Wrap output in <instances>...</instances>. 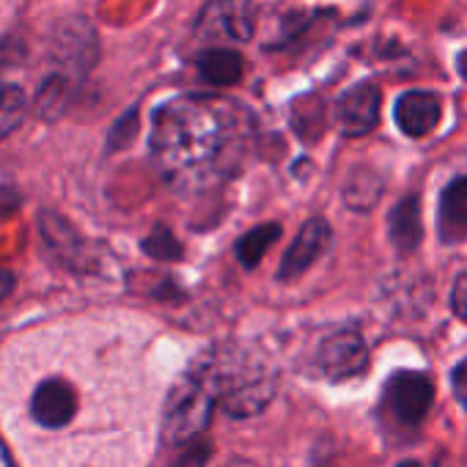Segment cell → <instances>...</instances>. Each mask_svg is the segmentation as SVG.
I'll return each mask as SVG.
<instances>
[{"mask_svg":"<svg viewBox=\"0 0 467 467\" xmlns=\"http://www.w3.org/2000/svg\"><path fill=\"white\" fill-rule=\"evenodd\" d=\"M431 404H434V379L423 368L393 371L379 393V415L399 431L420 429Z\"/></svg>","mask_w":467,"mask_h":467,"instance_id":"cell-3","label":"cell"},{"mask_svg":"<svg viewBox=\"0 0 467 467\" xmlns=\"http://www.w3.org/2000/svg\"><path fill=\"white\" fill-rule=\"evenodd\" d=\"M448 382H451V393H453L456 404L467 412V355L451 368Z\"/></svg>","mask_w":467,"mask_h":467,"instance_id":"cell-23","label":"cell"},{"mask_svg":"<svg viewBox=\"0 0 467 467\" xmlns=\"http://www.w3.org/2000/svg\"><path fill=\"white\" fill-rule=\"evenodd\" d=\"M50 47H53V61L61 64L64 69L88 72L94 67V58H97V34L80 17L64 20L58 26V31L53 34Z\"/></svg>","mask_w":467,"mask_h":467,"instance_id":"cell-10","label":"cell"},{"mask_svg":"<svg viewBox=\"0 0 467 467\" xmlns=\"http://www.w3.org/2000/svg\"><path fill=\"white\" fill-rule=\"evenodd\" d=\"M42 237H45V245L50 248V254L58 262H64L69 267L80 265V259L86 254V245L64 217H58L53 212H45L42 214Z\"/></svg>","mask_w":467,"mask_h":467,"instance_id":"cell-14","label":"cell"},{"mask_svg":"<svg viewBox=\"0 0 467 467\" xmlns=\"http://www.w3.org/2000/svg\"><path fill=\"white\" fill-rule=\"evenodd\" d=\"M223 393V404L231 415H254L259 410H265L275 393V377L256 368V371H245V374H234L228 377L225 388H220Z\"/></svg>","mask_w":467,"mask_h":467,"instance_id":"cell-12","label":"cell"},{"mask_svg":"<svg viewBox=\"0 0 467 467\" xmlns=\"http://www.w3.org/2000/svg\"><path fill=\"white\" fill-rule=\"evenodd\" d=\"M12 289H15V275L9 270L0 267V303H4L12 295Z\"/></svg>","mask_w":467,"mask_h":467,"instance_id":"cell-26","label":"cell"},{"mask_svg":"<svg viewBox=\"0 0 467 467\" xmlns=\"http://www.w3.org/2000/svg\"><path fill=\"white\" fill-rule=\"evenodd\" d=\"M69 102V78L67 75H56L50 78L42 88H39V97H36V113L42 119H58L64 113Z\"/></svg>","mask_w":467,"mask_h":467,"instance_id":"cell-19","label":"cell"},{"mask_svg":"<svg viewBox=\"0 0 467 467\" xmlns=\"http://www.w3.org/2000/svg\"><path fill=\"white\" fill-rule=\"evenodd\" d=\"M28 99L20 86H0V140L9 138L26 121Z\"/></svg>","mask_w":467,"mask_h":467,"instance_id":"cell-18","label":"cell"},{"mask_svg":"<svg viewBox=\"0 0 467 467\" xmlns=\"http://www.w3.org/2000/svg\"><path fill=\"white\" fill-rule=\"evenodd\" d=\"M278 240H281V225L278 223H262V225H256L254 231L245 234V237L237 240V259H240V265L248 267V270H254L265 259V254L270 251V245H275Z\"/></svg>","mask_w":467,"mask_h":467,"instance_id":"cell-17","label":"cell"},{"mask_svg":"<svg viewBox=\"0 0 467 467\" xmlns=\"http://www.w3.org/2000/svg\"><path fill=\"white\" fill-rule=\"evenodd\" d=\"M28 415L36 426L42 429H64L75 420L78 415V393L75 388L61 379L50 377L36 385L28 401Z\"/></svg>","mask_w":467,"mask_h":467,"instance_id":"cell-8","label":"cell"},{"mask_svg":"<svg viewBox=\"0 0 467 467\" xmlns=\"http://www.w3.org/2000/svg\"><path fill=\"white\" fill-rule=\"evenodd\" d=\"M143 251L157 262H176L182 256V245L165 225H157L143 240Z\"/></svg>","mask_w":467,"mask_h":467,"instance_id":"cell-20","label":"cell"},{"mask_svg":"<svg viewBox=\"0 0 467 467\" xmlns=\"http://www.w3.org/2000/svg\"><path fill=\"white\" fill-rule=\"evenodd\" d=\"M437 240L448 248L467 240V173L445 182L437 198Z\"/></svg>","mask_w":467,"mask_h":467,"instance_id":"cell-11","label":"cell"},{"mask_svg":"<svg viewBox=\"0 0 467 467\" xmlns=\"http://www.w3.org/2000/svg\"><path fill=\"white\" fill-rule=\"evenodd\" d=\"M256 4L254 0H209L195 20V36L206 45L225 47L254 39Z\"/></svg>","mask_w":467,"mask_h":467,"instance_id":"cell-4","label":"cell"},{"mask_svg":"<svg viewBox=\"0 0 467 467\" xmlns=\"http://www.w3.org/2000/svg\"><path fill=\"white\" fill-rule=\"evenodd\" d=\"M198 75L212 86H237L245 75V61L237 50L228 47H209L195 61Z\"/></svg>","mask_w":467,"mask_h":467,"instance_id":"cell-15","label":"cell"},{"mask_svg":"<svg viewBox=\"0 0 467 467\" xmlns=\"http://www.w3.org/2000/svg\"><path fill=\"white\" fill-rule=\"evenodd\" d=\"M396 467H426L423 462H418V459H404V462H399Z\"/></svg>","mask_w":467,"mask_h":467,"instance_id":"cell-28","label":"cell"},{"mask_svg":"<svg viewBox=\"0 0 467 467\" xmlns=\"http://www.w3.org/2000/svg\"><path fill=\"white\" fill-rule=\"evenodd\" d=\"M382 113V91L374 80L349 86L333 108V121L344 138H363L377 130Z\"/></svg>","mask_w":467,"mask_h":467,"instance_id":"cell-6","label":"cell"},{"mask_svg":"<svg viewBox=\"0 0 467 467\" xmlns=\"http://www.w3.org/2000/svg\"><path fill=\"white\" fill-rule=\"evenodd\" d=\"M393 121L404 138H429L442 121V97L431 88L401 91L393 102Z\"/></svg>","mask_w":467,"mask_h":467,"instance_id":"cell-7","label":"cell"},{"mask_svg":"<svg viewBox=\"0 0 467 467\" xmlns=\"http://www.w3.org/2000/svg\"><path fill=\"white\" fill-rule=\"evenodd\" d=\"M0 467H12V456L4 442H0Z\"/></svg>","mask_w":467,"mask_h":467,"instance_id":"cell-27","label":"cell"},{"mask_svg":"<svg viewBox=\"0 0 467 467\" xmlns=\"http://www.w3.org/2000/svg\"><path fill=\"white\" fill-rule=\"evenodd\" d=\"M20 206V192L12 184H0V220L15 214Z\"/></svg>","mask_w":467,"mask_h":467,"instance_id":"cell-25","label":"cell"},{"mask_svg":"<svg viewBox=\"0 0 467 467\" xmlns=\"http://www.w3.org/2000/svg\"><path fill=\"white\" fill-rule=\"evenodd\" d=\"M368 363H371L368 344L355 327H344L325 336L317 349V368L330 382L358 379L368 371Z\"/></svg>","mask_w":467,"mask_h":467,"instance_id":"cell-5","label":"cell"},{"mask_svg":"<svg viewBox=\"0 0 467 467\" xmlns=\"http://www.w3.org/2000/svg\"><path fill=\"white\" fill-rule=\"evenodd\" d=\"M333 240V228L325 217H311L303 223V228L297 231V237L292 240L289 251L281 259V270L278 278L281 281H295L303 273H308L314 267V262L327 251Z\"/></svg>","mask_w":467,"mask_h":467,"instance_id":"cell-9","label":"cell"},{"mask_svg":"<svg viewBox=\"0 0 467 467\" xmlns=\"http://www.w3.org/2000/svg\"><path fill=\"white\" fill-rule=\"evenodd\" d=\"M135 130H138V113H135V110H130V113L116 124V130L110 132V149H121V146H127V143H130V138L135 135Z\"/></svg>","mask_w":467,"mask_h":467,"instance_id":"cell-24","label":"cell"},{"mask_svg":"<svg viewBox=\"0 0 467 467\" xmlns=\"http://www.w3.org/2000/svg\"><path fill=\"white\" fill-rule=\"evenodd\" d=\"M388 240L399 256H412L423 243V212L420 195L407 192L401 195L388 212Z\"/></svg>","mask_w":467,"mask_h":467,"instance_id":"cell-13","label":"cell"},{"mask_svg":"<svg viewBox=\"0 0 467 467\" xmlns=\"http://www.w3.org/2000/svg\"><path fill=\"white\" fill-rule=\"evenodd\" d=\"M248 110L214 94H187L154 113L151 154L162 176L187 192L225 182L251 143Z\"/></svg>","mask_w":467,"mask_h":467,"instance_id":"cell-1","label":"cell"},{"mask_svg":"<svg viewBox=\"0 0 467 467\" xmlns=\"http://www.w3.org/2000/svg\"><path fill=\"white\" fill-rule=\"evenodd\" d=\"M448 306H451V314L467 325V267L459 270L453 275V284H451V295H448Z\"/></svg>","mask_w":467,"mask_h":467,"instance_id":"cell-21","label":"cell"},{"mask_svg":"<svg viewBox=\"0 0 467 467\" xmlns=\"http://www.w3.org/2000/svg\"><path fill=\"white\" fill-rule=\"evenodd\" d=\"M341 195L352 212H371L385 195V176L368 165H360L349 173Z\"/></svg>","mask_w":467,"mask_h":467,"instance_id":"cell-16","label":"cell"},{"mask_svg":"<svg viewBox=\"0 0 467 467\" xmlns=\"http://www.w3.org/2000/svg\"><path fill=\"white\" fill-rule=\"evenodd\" d=\"M209 459V442L206 440H192L182 451V456L173 462V467H206Z\"/></svg>","mask_w":467,"mask_h":467,"instance_id":"cell-22","label":"cell"},{"mask_svg":"<svg viewBox=\"0 0 467 467\" xmlns=\"http://www.w3.org/2000/svg\"><path fill=\"white\" fill-rule=\"evenodd\" d=\"M217 385L214 374H187L168 396L162 410V442L165 445H187L201 437L209 426L212 407H214Z\"/></svg>","mask_w":467,"mask_h":467,"instance_id":"cell-2","label":"cell"}]
</instances>
